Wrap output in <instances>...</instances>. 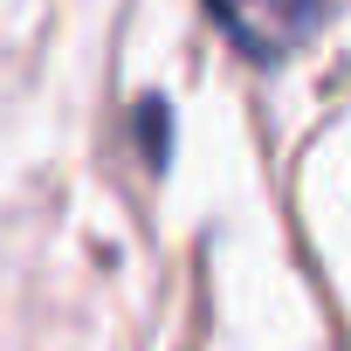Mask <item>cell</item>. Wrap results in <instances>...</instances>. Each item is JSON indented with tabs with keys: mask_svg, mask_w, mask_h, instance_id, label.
<instances>
[{
	"mask_svg": "<svg viewBox=\"0 0 351 351\" xmlns=\"http://www.w3.org/2000/svg\"><path fill=\"white\" fill-rule=\"evenodd\" d=\"M138 145H152V165H165V104L158 97L138 110Z\"/></svg>",
	"mask_w": 351,
	"mask_h": 351,
	"instance_id": "2",
	"label": "cell"
},
{
	"mask_svg": "<svg viewBox=\"0 0 351 351\" xmlns=\"http://www.w3.org/2000/svg\"><path fill=\"white\" fill-rule=\"evenodd\" d=\"M207 8H214V21L228 28V42L241 56L282 62V56H296L317 35V21H324L330 0H207Z\"/></svg>",
	"mask_w": 351,
	"mask_h": 351,
	"instance_id": "1",
	"label": "cell"
}]
</instances>
